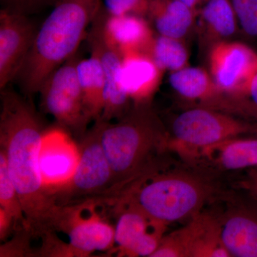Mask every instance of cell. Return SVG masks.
I'll return each mask as SVG.
<instances>
[{
    "label": "cell",
    "instance_id": "1",
    "mask_svg": "<svg viewBox=\"0 0 257 257\" xmlns=\"http://www.w3.org/2000/svg\"><path fill=\"white\" fill-rule=\"evenodd\" d=\"M0 150L6 157L8 172L18 193L32 236L55 232L61 206L44 186L39 154L45 132L31 101L9 87L0 91Z\"/></svg>",
    "mask_w": 257,
    "mask_h": 257
},
{
    "label": "cell",
    "instance_id": "2",
    "mask_svg": "<svg viewBox=\"0 0 257 257\" xmlns=\"http://www.w3.org/2000/svg\"><path fill=\"white\" fill-rule=\"evenodd\" d=\"M100 140L112 170L114 185L104 199L116 197L134 181L162 163L170 135L152 109L151 101L134 103L115 122L100 119Z\"/></svg>",
    "mask_w": 257,
    "mask_h": 257
},
{
    "label": "cell",
    "instance_id": "3",
    "mask_svg": "<svg viewBox=\"0 0 257 257\" xmlns=\"http://www.w3.org/2000/svg\"><path fill=\"white\" fill-rule=\"evenodd\" d=\"M101 6V0L56 2L15 79L24 95L37 94L47 77L77 53Z\"/></svg>",
    "mask_w": 257,
    "mask_h": 257
},
{
    "label": "cell",
    "instance_id": "4",
    "mask_svg": "<svg viewBox=\"0 0 257 257\" xmlns=\"http://www.w3.org/2000/svg\"><path fill=\"white\" fill-rule=\"evenodd\" d=\"M162 167L146 172L106 202L132 206L166 225L191 220L214 197L215 185L201 171Z\"/></svg>",
    "mask_w": 257,
    "mask_h": 257
},
{
    "label": "cell",
    "instance_id": "5",
    "mask_svg": "<svg viewBox=\"0 0 257 257\" xmlns=\"http://www.w3.org/2000/svg\"><path fill=\"white\" fill-rule=\"evenodd\" d=\"M250 136H257L256 121L199 106L187 109L173 120L169 150L186 161L204 147L228 139Z\"/></svg>",
    "mask_w": 257,
    "mask_h": 257
},
{
    "label": "cell",
    "instance_id": "6",
    "mask_svg": "<svg viewBox=\"0 0 257 257\" xmlns=\"http://www.w3.org/2000/svg\"><path fill=\"white\" fill-rule=\"evenodd\" d=\"M94 124L79 140L80 157L72 179L50 192L58 206L76 204L87 199H105L114 185L112 170L100 140V123Z\"/></svg>",
    "mask_w": 257,
    "mask_h": 257
},
{
    "label": "cell",
    "instance_id": "7",
    "mask_svg": "<svg viewBox=\"0 0 257 257\" xmlns=\"http://www.w3.org/2000/svg\"><path fill=\"white\" fill-rule=\"evenodd\" d=\"M78 52L54 71L42 84L38 94L42 111L53 116L60 127L77 140L88 131V114L78 76Z\"/></svg>",
    "mask_w": 257,
    "mask_h": 257
},
{
    "label": "cell",
    "instance_id": "8",
    "mask_svg": "<svg viewBox=\"0 0 257 257\" xmlns=\"http://www.w3.org/2000/svg\"><path fill=\"white\" fill-rule=\"evenodd\" d=\"M99 202L92 199L61 206L55 230L68 236L67 256H89L96 251L113 253L114 226L96 211Z\"/></svg>",
    "mask_w": 257,
    "mask_h": 257
},
{
    "label": "cell",
    "instance_id": "9",
    "mask_svg": "<svg viewBox=\"0 0 257 257\" xmlns=\"http://www.w3.org/2000/svg\"><path fill=\"white\" fill-rule=\"evenodd\" d=\"M106 18L107 14L100 8L88 30L86 39L91 53L94 54L100 62L105 80L104 107L99 119L112 121L124 116L131 109L133 101L123 87V55L107 36Z\"/></svg>",
    "mask_w": 257,
    "mask_h": 257
},
{
    "label": "cell",
    "instance_id": "10",
    "mask_svg": "<svg viewBox=\"0 0 257 257\" xmlns=\"http://www.w3.org/2000/svg\"><path fill=\"white\" fill-rule=\"evenodd\" d=\"M209 61L211 77L223 94L221 104L246 92L257 74L256 52L241 42H216Z\"/></svg>",
    "mask_w": 257,
    "mask_h": 257
},
{
    "label": "cell",
    "instance_id": "11",
    "mask_svg": "<svg viewBox=\"0 0 257 257\" xmlns=\"http://www.w3.org/2000/svg\"><path fill=\"white\" fill-rule=\"evenodd\" d=\"M108 205L116 217L113 253L119 256L151 257L165 236L167 225L132 206L117 202Z\"/></svg>",
    "mask_w": 257,
    "mask_h": 257
},
{
    "label": "cell",
    "instance_id": "12",
    "mask_svg": "<svg viewBox=\"0 0 257 257\" xmlns=\"http://www.w3.org/2000/svg\"><path fill=\"white\" fill-rule=\"evenodd\" d=\"M159 251L165 257H231L221 241L216 216L204 211L164 236Z\"/></svg>",
    "mask_w": 257,
    "mask_h": 257
},
{
    "label": "cell",
    "instance_id": "13",
    "mask_svg": "<svg viewBox=\"0 0 257 257\" xmlns=\"http://www.w3.org/2000/svg\"><path fill=\"white\" fill-rule=\"evenodd\" d=\"M38 28L30 16L0 10V91L21 70Z\"/></svg>",
    "mask_w": 257,
    "mask_h": 257
},
{
    "label": "cell",
    "instance_id": "14",
    "mask_svg": "<svg viewBox=\"0 0 257 257\" xmlns=\"http://www.w3.org/2000/svg\"><path fill=\"white\" fill-rule=\"evenodd\" d=\"M72 137L59 126L45 130L42 137L39 165L48 194L68 183L77 169L80 151Z\"/></svg>",
    "mask_w": 257,
    "mask_h": 257
},
{
    "label": "cell",
    "instance_id": "15",
    "mask_svg": "<svg viewBox=\"0 0 257 257\" xmlns=\"http://www.w3.org/2000/svg\"><path fill=\"white\" fill-rule=\"evenodd\" d=\"M186 161L209 172L257 167V136L228 139L198 150Z\"/></svg>",
    "mask_w": 257,
    "mask_h": 257
},
{
    "label": "cell",
    "instance_id": "16",
    "mask_svg": "<svg viewBox=\"0 0 257 257\" xmlns=\"http://www.w3.org/2000/svg\"><path fill=\"white\" fill-rule=\"evenodd\" d=\"M219 234L230 256L257 257V204L235 206L216 216Z\"/></svg>",
    "mask_w": 257,
    "mask_h": 257
},
{
    "label": "cell",
    "instance_id": "17",
    "mask_svg": "<svg viewBox=\"0 0 257 257\" xmlns=\"http://www.w3.org/2000/svg\"><path fill=\"white\" fill-rule=\"evenodd\" d=\"M164 71L148 54L130 52L123 55L121 81L134 103L151 101L160 86Z\"/></svg>",
    "mask_w": 257,
    "mask_h": 257
},
{
    "label": "cell",
    "instance_id": "18",
    "mask_svg": "<svg viewBox=\"0 0 257 257\" xmlns=\"http://www.w3.org/2000/svg\"><path fill=\"white\" fill-rule=\"evenodd\" d=\"M105 29L109 40L122 55L130 52L148 54L155 39L148 22L140 15H107Z\"/></svg>",
    "mask_w": 257,
    "mask_h": 257
},
{
    "label": "cell",
    "instance_id": "19",
    "mask_svg": "<svg viewBox=\"0 0 257 257\" xmlns=\"http://www.w3.org/2000/svg\"><path fill=\"white\" fill-rule=\"evenodd\" d=\"M171 87L186 100L200 101L202 106L218 109L223 94L211 74L199 67H186L171 72Z\"/></svg>",
    "mask_w": 257,
    "mask_h": 257
},
{
    "label": "cell",
    "instance_id": "20",
    "mask_svg": "<svg viewBox=\"0 0 257 257\" xmlns=\"http://www.w3.org/2000/svg\"><path fill=\"white\" fill-rule=\"evenodd\" d=\"M196 13L179 0H149L147 15L159 35L182 40L192 29Z\"/></svg>",
    "mask_w": 257,
    "mask_h": 257
},
{
    "label": "cell",
    "instance_id": "21",
    "mask_svg": "<svg viewBox=\"0 0 257 257\" xmlns=\"http://www.w3.org/2000/svg\"><path fill=\"white\" fill-rule=\"evenodd\" d=\"M77 72L86 109L91 119L96 121L102 113L105 91L104 72L99 59L93 53L89 58L79 59Z\"/></svg>",
    "mask_w": 257,
    "mask_h": 257
},
{
    "label": "cell",
    "instance_id": "22",
    "mask_svg": "<svg viewBox=\"0 0 257 257\" xmlns=\"http://www.w3.org/2000/svg\"><path fill=\"white\" fill-rule=\"evenodd\" d=\"M199 15L202 28L215 43L233 36L239 26L231 0H207Z\"/></svg>",
    "mask_w": 257,
    "mask_h": 257
},
{
    "label": "cell",
    "instance_id": "23",
    "mask_svg": "<svg viewBox=\"0 0 257 257\" xmlns=\"http://www.w3.org/2000/svg\"><path fill=\"white\" fill-rule=\"evenodd\" d=\"M148 55L161 69L171 72L187 67L189 53L182 40L159 35L155 37Z\"/></svg>",
    "mask_w": 257,
    "mask_h": 257
},
{
    "label": "cell",
    "instance_id": "24",
    "mask_svg": "<svg viewBox=\"0 0 257 257\" xmlns=\"http://www.w3.org/2000/svg\"><path fill=\"white\" fill-rule=\"evenodd\" d=\"M0 209L4 211L14 221L16 231L25 228L29 229L21 201L10 178L6 157L2 150H0Z\"/></svg>",
    "mask_w": 257,
    "mask_h": 257
},
{
    "label": "cell",
    "instance_id": "25",
    "mask_svg": "<svg viewBox=\"0 0 257 257\" xmlns=\"http://www.w3.org/2000/svg\"><path fill=\"white\" fill-rule=\"evenodd\" d=\"M221 110L257 122V74L241 96L223 102Z\"/></svg>",
    "mask_w": 257,
    "mask_h": 257
},
{
    "label": "cell",
    "instance_id": "26",
    "mask_svg": "<svg viewBox=\"0 0 257 257\" xmlns=\"http://www.w3.org/2000/svg\"><path fill=\"white\" fill-rule=\"evenodd\" d=\"M238 25L248 38L257 37V0H231Z\"/></svg>",
    "mask_w": 257,
    "mask_h": 257
},
{
    "label": "cell",
    "instance_id": "27",
    "mask_svg": "<svg viewBox=\"0 0 257 257\" xmlns=\"http://www.w3.org/2000/svg\"><path fill=\"white\" fill-rule=\"evenodd\" d=\"M149 0H101V8L109 16L133 14L145 16Z\"/></svg>",
    "mask_w": 257,
    "mask_h": 257
},
{
    "label": "cell",
    "instance_id": "28",
    "mask_svg": "<svg viewBox=\"0 0 257 257\" xmlns=\"http://www.w3.org/2000/svg\"><path fill=\"white\" fill-rule=\"evenodd\" d=\"M32 238L31 232L27 228L18 230L10 242L1 245L0 256H36V253L30 248V241Z\"/></svg>",
    "mask_w": 257,
    "mask_h": 257
},
{
    "label": "cell",
    "instance_id": "29",
    "mask_svg": "<svg viewBox=\"0 0 257 257\" xmlns=\"http://www.w3.org/2000/svg\"><path fill=\"white\" fill-rule=\"evenodd\" d=\"M1 9L17 13V14L31 16L40 13L48 6H53L57 0H0Z\"/></svg>",
    "mask_w": 257,
    "mask_h": 257
},
{
    "label": "cell",
    "instance_id": "30",
    "mask_svg": "<svg viewBox=\"0 0 257 257\" xmlns=\"http://www.w3.org/2000/svg\"><path fill=\"white\" fill-rule=\"evenodd\" d=\"M242 186L257 204V169L248 172L247 178L243 182Z\"/></svg>",
    "mask_w": 257,
    "mask_h": 257
},
{
    "label": "cell",
    "instance_id": "31",
    "mask_svg": "<svg viewBox=\"0 0 257 257\" xmlns=\"http://www.w3.org/2000/svg\"><path fill=\"white\" fill-rule=\"evenodd\" d=\"M179 1L182 2L184 4L187 5L193 10H197L198 7L199 5L204 4L207 0H179Z\"/></svg>",
    "mask_w": 257,
    "mask_h": 257
}]
</instances>
